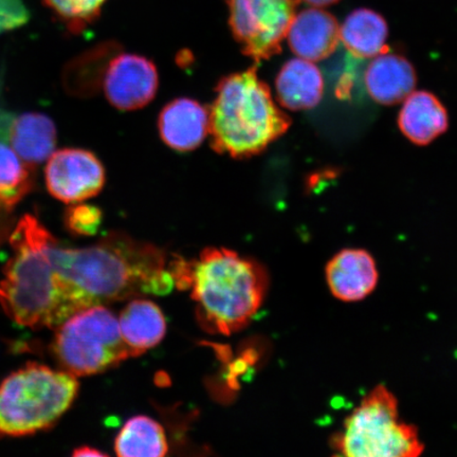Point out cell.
Instances as JSON below:
<instances>
[{"instance_id":"cell-21","label":"cell","mask_w":457,"mask_h":457,"mask_svg":"<svg viewBox=\"0 0 457 457\" xmlns=\"http://www.w3.org/2000/svg\"><path fill=\"white\" fill-rule=\"evenodd\" d=\"M114 453L120 457H162L169 453L164 428L151 417H131L114 441Z\"/></svg>"},{"instance_id":"cell-1","label":"cell","mask_w":457,"mask_h":457,"mask_svg":"<svg viewBox=\"0 0 457 457\" xmlns=\"http://www.w3.org/2000/svg\"><path fill=\"white\" fill-rule=\"evenodd\" d=\"M54 270L87 308L137 295H165L174 287L167 254L155 245L112 231L90 247L48 245Z\"/></svg>"},{"instance_id":"cell-13","label":"cell","mask_w":457,"mask_h":457,"mask_svg":"<svg viewBox=\"0 0 457 457\" xmlns=\"http://www.w3.org/2000/svg\"><path fill=\"white\" fill-rule=\"evenodd\" d=\"M291 50L311 62L327 59L340 42L338 21L328 11L311 8L295 14L287 32Z\"/></svg>"},{"instance_id":"cell-19","label":"cell","mask_w":457,"mask_h":457,"mask_svg":"<svg viewBox=\"0 0 457 457\" xmlns=\"http://www.w3.org/2000/svg\"><path fill=\"white\" fill-rule=\"evenodd\" d=\"M388 29L384 17L370 9H358L340 27V41L359 59L386 53Z\"/></svg>"},{"instance_id":"cell-20","label":"cell","mask_w":457,"mask_h":457,"mask_svg":"<svg viewBox=\"0 0 457 457\" xmlns=\"http://www.w3.org/2000/svg\"><path fill=\"white\" fill-rule=\"evenodd\" d=\"M34 181V169L22 162L12 148L0 142V239L5 232V220L33 191Z\"/></svg>"},{"instance_id":"cell-10","label":"cell","mask_w":457,"mask_h":457,"mask_svg":"<svg viewBox=\"0 0 457 457\" xmlns=\"http://www.w3.org/2000/svg\"><path fill=\"white\" fill-rule=\"evenodd\" d=\"M106 99L119 111H138L155 98L157 67L147 57L121 54L108 62L104 77Z\"/></svg>"},{"instance_id":"cell-15","label":"cell","mask_w":457,"mask_h":457,"mask_svg":"<svg viewBox=\"0 0 457 457\" xmlns=\"http://www.w3.org/2000/svg\"><path fill=\"white\" fill-rule=\"evenodd\" d=\"M415 85L414 67L402 55L388 53L377 55L365 72L369 94L380 104H398L413 93Z\"/></svg>"},{"instance_id":"cell-5","label":"cell","mask_w":457,"mask_h":457,"mask_svg":"<svg viewBox=\"0 0 457 457\" xmlns=\"http://www.w3.org/2000/svg\"><path fill=\"white\" fill-rule=\"evenodd\" d=\"M77 377L29 362L0 384V436L21 437L49 430L71 409Z\"/></svg>"},{"instance_id":"cell-11","label":"cell","mask_w":457,"mask_h":457,"mask_svg":"<svg viewBox=\"0 0 457 457\" xmlns=\"http://www.w3.org/2000/svg\"><path fill=\"white\" fill-rule=\"evenodd\" d=\"M325 281L335 299L357 303L374 293L379 282V270L369 251L347 248L339 251L328 262Z\"/></svg>"},{"instance_id":"cell-16","label":"cell","mask_w":457,"mask_h":457,"mask_svg":"<svg viewBox=\"0 0 457 457\" xmlns=\"http://www.w3.org/2000/svg\"><path fill=\"white\" fill-rule=\"evenodd\" d=\"M276 88L283 107L294 112L312 110L322 99L323 76L312 62L298 57L285 62L278 74Z\"/></svg>"},{"instance_id":"cell-22","label":"cell","mask_w":457,"mask_h":457,"mask_svg":"<svg viewBox=\"0 0 457 457\" xmlns=\"http://www.w3.org/2000/svg\"><path fill=\"white\" fill-rule=\"evenodd\" d=\"M107 0H44L72 33H79L99 19Z\"/></svg>"},{"instance_id":"cell-24","label":"cell","mask_w":457,"mask_h":457,"mask_svg":"<svg viewBox=\"0 0 457 457\" xmlns=\"http://www.w3.org/2000/svg\"><path fill=\"white\" fill-rule=\"evenodd\" d=\"M30 20L24 0H0V34L16 30Z\"/></svg>"},{"instance_id":"cell-12","label":"cell","mask_w":457,"mask_h":457,"mask_svg":"<svg viewBox=\"0 0 457 457\" xmlns=\"http://www.w3.org/2000/svg\"><path fill=\"white\" fill-rule=\"evenodd\" d=\"M158 130L171 150L180 153L196 150L209 134V110L191 98L170 101L159 114Z\"/></svg>"},{"instance_id":"cell-2","label":"cell","mask_w":457,"mask_h":457,"mask_svg":"<svg viewBox=\"0 0 457 457\" xmlns=\"http://www.w3.org/2000/svg\"><path fill=\"white\" fill-rule=\"evenodd\" d=\"M176 287L191 289L205 331L230 336L253 321L264 303L270 276L261 262L226 248H205L198 259L169 260Z\"/></svg>"},{"instance_id":"cell-17","label":"cell","mask_w":457,"mask_h":457,"mask_svg":"<svg viewBox=\"0 0 457 457\" xmlns=\"http://www.w3.org/2000/svg\"><path fill=\"white\" fill-rule=\"evenodd\" d=\"M118 322L130 357H139L157 346L167 333L164 314L148 300L129 302L120 313Z\"/></svg>"},{"instance_id":"cell-23","label":"cell","mask_w":457,"mask_h":457,"mask_svg":"<svg viewBox=\"0 0 457 457\" xmlns=\"http://www.w3.org/2000/svg\"><path fill=\"white\" fill-rule=\"evenodd\" d=\"M102 221V210L89 204H71L64 214L67 230L76 237L96 236L100 230Z\"/></svg>"},{"instance_id":"cell-25","label":"cell","mask_w":457,"mask_h":457,"mask_svg":"<svg viewBox=\"0 0 457 457\" xmlns=\"http://www.w3.org/2000/svg\"><path fill=\"white\" fill-rule=\"evenodd\" d=\"M74 457H87V456H107V454L101 453L100 450L87 447V445H84V447L77 448L73 451Z\"/></svg>"},{"instance_id":"cell-3","label":"cell","mask_w":457,"mask_h":457,"mask_svg":"<svg viewBox=\"0 0 457 457\" xmlns=\"http://www.w3.org/2000/svg\"><path fill=\"white\" fill-rule=\"evenodd\" d=\"M53 237L31 214L22 216L11 233L13 254L0 281V305L21 327L55 329L85 310L50 261L47 249Z\"/></svg>"},{"instance_id":"cell-4","label":"cell","mask_w":457,"mask_h":457,"mask_svg":"<svg viewBox=\"0 0 457 457\" xmlns=\"http://www.w3.org/2000/svg\"><path fill=\"white\" fill-rule=\"evenodd\" d=\"M256 67L220 79L209 110L211 146L233 159L259 155L290 128Z\"/></svg>"},{"instance_id":"cell-9","label":"cell","mask_w":457,"mask_h":457,"mask_svg":"<svg viewBox=\"0 0 457 457\" xmlns=\"http://www.w3.org/2000/svg\"><path fill=\"white\" fill-rule=\"evenodd\" d=\"M45 180L51 196L71 204L98 195L104 187L106 174L94 153L83 148H62L47 160Z\"/></svg>"},{"instance_id":"cell-7","label":"cell","mask_w":457,"mask_h":457,"mask_svg":"<svg viewBox=\"0 0 457 457\" xmlns=\"http://www.w3.org/2000/svg\"><path fill=\"white\" fill-rule=\"evenodd\" d=\"M55 329L54 355L76 377L104 373L130 357L116 316L102 304L74 313Z\"/></svg>"},{"instance_id":"cell-14","label":"cell","mask_w":457,"mask_h":457,"mask_svg":"<svg viewBox=\"0 0 457 457\" xmlns=\"http://www.w3.org/2000/svg\"><path fill=\"white\" fill-rule=\"evenodd\" d=\"M7 139L17 156L34 169L47 162L55 152V124L42 112L21 113L11 121Z\"/></svg>"},{"instance_id":"cell-18","label":"cell","mask_w":457,"mask_h":457,"mask_svg":"<svg viewBox=\"0 0 457 457\" xmlns=\"http://www.w3.org/2000/svg\"><path fill=\"white\" fill-rule=\"evenodd\" d=\"M398 124L409 140L427 145L447 130L448 114L436 96L428 91H416L405 98Z\"/></svg>"},{"instance_id":"cell-6","label":"cell","mask_w":457,"mask_h":457,"mask_svg":"<svg viewBox=\"0 0 457 457\" xmlns=\"http://www.w3.org/2000/svg\"><path fill=\"white\" fill-rule=\"evenodd\" d=\"M330 447L346 457H416L425 450L419 430L402 420L398 399L385 385L362 398L331 436Z\"/></svg>"},{"instance_id":"cell-8","label":"cell","mask_w":457,"mask_h":457,"mask_svg":"<svg viewBox=\"0 0 457 457\" xmlns=\"http://www.w3.org/2000/svg\"><path fill=\"white\" fill-rule=\"evenodd\" d=\"M228 26L245 55L260 62L281 53L299 0H226Z\"/></svg>"},{"instance_id":"cell-26","label":"cell","mask_w":457,"mask_h":457,"mask_svg":"<svg viewBox=\"0 0 457 457\" xmlns=\"http://www.w3.org/2000/svg\"><path fill=\"white\" fill-rule=\"evenodd\" d=\"M303 2L312 4L313 7H328V5L338 3L340 0H303Z\"/></svg>"}]
</instances>
